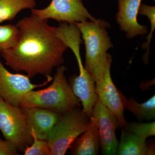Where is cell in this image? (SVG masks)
Here are the masks:
<instances>
[{
	"label": "cell",
	"instance_id": "1",
	"mask_svg": "<svg viewBox=\"0 0 155 155\" xmlns=\"http://www.w3.org/2000/svg\"><path fill=\"white\" fill-rule=\"evenodd\" d=\"M16 25L19 32L17 45L1 53L5 64L15 71L25 72L29 78L37 74L50 77L54 68L64 64L68 48L57 36L56 27L32 14Z\"/></svg>",
	"mask_w": 155,
	"mask_h": 155
},
{
	"label": "cell",
	"instance_id": "2",
	"mask_svg": "<svg viewBox=\"0 0 155 155\" xmlns=\"http://www.w3.org/2000/svg\"><path fill=\"white\" fill-rule=\"evenodd\" d=\"M67 70L63 65L58 67L52 83L47 88L28 92L23 97L19 107H38L61 114L79 108L80 101L74 94L65 76Z\"/></svg>",
	"mask_w": 155,
	"mask_h": 155
},
{
	"label": "cell",
	"instance_id": "3",
	"mask_svg": "<svg viewBox=\"0 0 155 155\" xmlns=\"http://www.w3.org/2000/svg\"><path fill=\"white\" fill-rule=\"evenodd\" d=\"M75 24L80 30L85 48V68L94 80L96 72L108 50L114 47L107 29L108 22L103 19Z\"/></svg>",
	"mask_w": 155,
	"mask_h": 155
},
{
	"label": "cell",
	"instance_id": "4",
	"mask_svg": "<svg viewBox=\"0 0 155 155\" xmlns=\"http://www.w3.org/2000/svg\"><path fill=\"white\" fill-rule=\"evenodd\" d=\"M90 122V117L79 108L61 114L47 140L51 155H65Z\"/></svg>",
	"mask_w": 155,
	"mask_h": 155
},
{
	"label": "cell",
	"instance_id": "5",
	"mask_svg": "<svg viewBox=\"0 0 155 155\" xmlns=\"http://www.w3.org/2000/svg\"><path fill=\"white\" fill-rule=\"evenodd\" d=\"M112 56L107 54L97 69L94 81L99 99L114 114L118 121V126L126 125L124 116L126 98L116 87L111 76Z\"/></svg>",
	"mask_w": 155,
	"mask_h": 155
},
{
	"label": "cell",
	"instance_id": "6",
	"mask_svg": "<svg viewBox=\"0 0 155 155\" xmlns=\"http://www.w3.org/2000/svg\"><path fill=\"white\" fill-rule=\"evenodd\" d=\"M0 130L5 138L22 152L30 146L33 137L22 108L11 105L0 97Z\"/></svg>",
	"mask_w": 155,
	"mask_h": 155
},
{
	"label": "cell",
	"instance_id": "7",
	"mask_svg": "<svg viewBox=\"0 0 155 155\" xmlns=\"http://www.w3.org/2000/svg\"><path fill=\"white\" fill-rule=\"evenodd\" d=\"M31 14L38 19H53L60 22L75 23L97 19L90 14L82 0H52L42 9H31Z\"/></svg>",
	"mask_w": 155,
	"mask_h": 155
},
{
	"label": "cell",
	"instance_id": "8",
	"mask_svg": "<svg viewBox=\"0 0 155 155\" xmlns=\"http://www.w3.org/2000/svg\"><path fill=\"white\" fill-rule=\"evenodd\" d=\"M53 79L51 76L41 84H33L27 75L9 72L0 61V97L11 105L19 107L23 97L28 92L45 86Z\"/></svg>",
	"mask_w": 155,
	"mask_h": 155
},
{
	"label": "cell",
	"instance_id": "9",
	"mask_svg": "<svg viewBox=\"0 0 155 155\" xmlns=\"http://www.w3.org/2000/svg\"><path fill=\"white\" fill-rule=\"evenodd\" d=\"M92 116L96 120L103 154L117 155L119 141L116 131L119 126L116 116L99 99L94 105Z\"/></svg>",
	"mask_w": 155,
	"mask_h": 155
},
{
	"label": "cell",
	"instance_id": "10",
	"mask_svg": "<svg viewBox=\"0 0 155 155\" xmlns=\"http://www.w3.org/2000/svg\"><path fill=\"white\" fill-rule=\"evenodd\" d=\"M143 0H118V11L116 21L120 30L125 32L127 38L148 34V27L137 21L139 9Z\"/></svg>",
	"mask_w": 155,
	"mask_h": 155
},
{
	"label": "cell",
	"instance_id": "11",
	"mask_svg": "<svg viewBox=\"0 0 155 155\" xmlns=\"http://www.w3.org/2000/svg\"><path fill=\"white\" fill-rule=\"evenodd\" d=\"M77 63L79 74L72 78L70 85L74 94L81 102L82 110L91 117L94 105L99 100L95 83L84 68L82 61Z\"/></svg>",
	"mask_w": 155,
	"mask_h": 155
},
{
	"label": "cell",
	"instance_id": "12",
	"mask_svg": "<svg viewBox=\"0 0 155 155\" xmlns=\"http://www.w3.org/2000/svg\"><path fill=\"white\" fill-rule=\"evenodd\" d=\"M22 109L31 133L34 134L39 139L47 140L61 114L38 107Z\"/></svg>",
	"mask_w": 155,
	"mask_h": 155
},
{
	"label": "cell",
	"instance_id": "13",
	"mask_svg": "<svg viewBox=\"0 0 155 155\" xmlns=\"http://www.w3.org/2000/svg\"><path fill=\"white\" fill-rule=\"evenodd\" d=\"M77 138L70 147V154L96 155L100 145L99 134L96 120L93 116L87 130Z\"/></svg>",
	"mask_w": 155,
	"mask_h": 155
},
{
	"label": "cell",
	"instance_id": "14",
	"mask_svg": "<svg viewBox=\"0 0 155 155\" xmlns=\"http://www.w3.org/2000/svg\"><path fill=\"white\" fill-rule=\"evenodd\" d=\"M117 155H148L146 140L135 134L122 129Z\"/></svg>",
	"mask_w": 155,
	"mask_h": 155
},
{
	"label": "cell",
	"instance_id": "15",
	"mask_svg": "<svg viewBox=\"0 0 155 155\" xmlns=\"http://www.w3.org/2000/svg\"><path fill=\"white\" fill-rule=\"evenodd\" d=\"M35 6V0H0V23L13 20L22 10Z\"/></svg>",
	"mask_w": 155,
	"mask_h": 155
},
{
	"label": "cell",
	"instance_id": "16",
	"mask_svg": "<svg viewBox=\"0 0 155 155\" xmlns=\"http://www.w3.org/2000/svg\"><path fill=\"white\" fill-rule=\"evenodd\" d=\"M125 109L131 112L140 121L155 119V96L143 103H139L134 98L125 100Z\"/></svg>",
	"mask_w": 155,
	"mask_h": 155
},
{
	"label": "cell",
	"instance_id": "17",
	"mask_svg": "<svg viewBox=\"0 0 155 155\" xmlns=\"http://www.w3.org/2000/svg\"><path fill=\"white\" fill-rule=\"evenodd\" d=\"M19 36L17 25H0V53L14 48L18 42Z\"/></svg>",
	"mask_w": 155,
	"mask_h": 155
},
{
	"label": "cell",
	"instance_id": "18",
	"mask_svg": "<svg viewBox=\"0 0 155 155\" xmlns=\"http://www.w3.org/2000/svg\"><path fill=\"white\" fill-rule=\"evenodd\" d=\"M139 14L146 16L149 19L150 23V31L147 37V41L142 45V48L146 50L143 57V60L145 64L149 63V59L150 47L153 34L155 29V6L147 5L144 4H140L139 9Z\"/></svg>",
	"mask_w": 155,
	"mask_h": 155
},
{
	"label": "cell",
	"instance_id": "19",
	"mask_svg": "<svg viewBox=\"0 0 155 155\" xmlns=\"http://www.w3.org/2000/svg\"><path fill=\"white\" fill-rule=\"evenodd\" d=\"M122 128L146 140L148 137L155 135V122L147 123L127 122Z\"/></svg>",
	"mask_w": 155,
	"mask_h": 155
},
{
	"label": "cell",
	"instance_id": "20",
	"mask_svg": "<svg viewBox=\"0 0 155 155\" xmlns=\"http://www.w3.org/2000/svg\"><path fill=\"white\" fill-rule=\"evenodd\" d=\"M31 133L33 140L30 146L25 150V155H51L47 141L37 137L33 133Z\"/></svg>",
	"mask_w": 155,
	"mask_h": 155
},
{
	"label": "cell",
	"instance_id": "21",
	"mask_svg": "<svg viewBox=\"0 0 155 155\" xmlns=\"http://www.w3.org/2000/svg\"><path fill=\"white\" fill-rule=\"evenodd\" d=\"M17 148L11 142L0 138V155H18Z\"/></svg>",
	"mask_w": 155,
	"mask_h": 155
},
{
	"label": "cell",
	"instance_id": "22",
	"mask_svg": "<svg viewBox=\"0 0 155 155\" xmlns=\"http://www.w3.org/2000/svg\"><path fill=\"white\" fill-rule=\"evenodd\" d=\"M148 155H155V143L153 142L147 143Z\"/></svg>",
	"mask_w": 155,
	"mask_h": 155
}]
</instances>
